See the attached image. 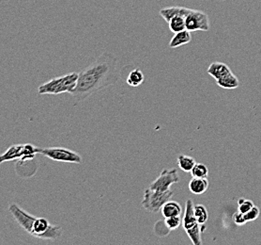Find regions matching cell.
<instances>
[{"mask_svg":"<svg viewBox=\"0 0 261 245\" xmlns=\"http://www.w3.org/2000/svg\"><path fill=\"white\" fill-rule=\"evenodd\" d=\"M119 78V60L114 55L103 52L79 73L77 86L71 96L76 103L84 101L97 92L115 85Z\"/></svg>","mask_w":261,"mask_h":245,"instance_id":"1","label":"cell"},{"mask_svg":"<svg viewBox=\"0 0 261 245\" xmlns=\"http://www.w3.org/2000/svg\"><path fill=\"white\" fill-rule=\"evenodd\" d=\"M9 211L18 225L34 238L55 240L60 239L63 234L62 227L51 225L45 218H37L22 209L17 204H11Z\"/></svg>","mask_w":261,"mask_h":245,"instance_id":"2","label":"cell"},{"mask_svg":"<svg viewBox=\"0 0 261 245\" xmlns=\"http://www.w3.org/2000/svg\"><path fill=\"white\" fill-rule=\"evenodd\" d=\"M78 78L79 74L72 72L62 77L52 78L38 87V94L55 96L65 93L71 94L77 86Z\"/></svg>","mask_w":261,"mask_h":245,"instance_id":"3","label":"cell"},{"mask_svg":"<svg viewBox=\"0 0 261 245\" xmlns=\"http://www.w3.org/2000/svg\"><path fill=\"white\" fill-rule=\"evenodd\" d=\"M172 197L173 191L171 190L159 191L148 188L144 191L141 205L143 209H146L148 212L157 213L162 209L163 206Z\"/></svg>","mask_w":261,"mask_h":245,"instance_id":"4","label":"cell"},{"mask_svg":"<svg viewBox=\"0 0 261 245\" xmlns=\"http://www.w3.org/2000/svg\"><path fill=\"white\" fill-rule=\"evenodd\" d=\"M38 153L54 162L68 163H82V157L77 152L64 147H42L38 148Z\"/></svg>","mask_w":261,"mask_h":245,"instance_id":"5","label":"cell"},{"mask_svg":"<svg viewBox=\"0 0 261 245\" xmlns=\"http://www.w3.org/2000/svg\"><path fill=\"white\" fill-rule=\"evenodd\" d=\"M179 181L178 171L176 169H164L160 175L149 185L151 190L166 191L170 190V187Z\"/></svg>","mask_w":261,"mask_h":245,"instance_id":"6","label":"cell"},{"mask_svg":"<svg viewBox=\"0 0 261 245\" xmlns=\"http://www.w3.org/2000/svg\"><path fill=\"white\" fill-rule=\"evenodd\" d=\"M186 30L193 31H208L210 30V19L208 14L202 11L192 10L186 16Z\"/></svg>","mask_w":261,"mask_h":245,"instance_id":"7","label":"cell"},{"mask_svg":"<svg viewBox=\"0 0 261 245\" xmlns=\"http://www.w3.org/2000/svg\"><path fill=\"white\" fill-rule=\"evenodd\" d=\"M38 170V164L34 160H18L15 163V171L19 176L29 179L35 175Z\"/></svg>","mask_w":261,"mask_h":245,"instance_id":"8","label":"cell"},{"mask_svg":"<svg viewBox=\"0 0 261 245\" xmlns=\"http://www.w3.org/2000/svg\"><path fill=\"white\" fill-rule=\"evenodd\" d=\"M194 208H195V204L193 203L191 199H188L185 203V210L182 216V227L184 230H188L199 225L195 216Z\"/></svg>","mask_w":261,"mask_h":245,"instance_id":"9","label":"cell"},{"mask_svg":"<svg viewBox=\"0 0 261 245\" xmlns=\"http://www.w3.org/2000/svg\"><path fill=\"white\" fill-rule=\"evenodd\" d=\"M24 144H13L11 145L6 152L0 155V163L6 162H16L23 157Z\"/></svg>","mask_w":261,"mask_h":245,"instance_id":"10","label":"cell"},{"mask_svg":"<svg viewBox=\"0 0 261 245\" xmlns=\"http://www.w3.org/2000/svg\"><path fill=\"white\" fill-rule=\"evenodd\" d=\"M191 9L185 8L184 7L182 12L178 13V15L174 16L169 22H168V27L169 30L173 33H177L179 31L186 30V16L190 12Z\"/></svg>","mask_w":261,"mask_h":245,"instance_id":"11","label":"cell"},{"mask_svg":"<svg viewBox=\"0 0 261 245\" xmlns=\"http://www.w3.org/2000/svg\"><path fill=\"white\" fill-rule=\"evenodd\" d=\"M208 75L212 76L215 80H218L220 78L226 77L227 74L231 73V69L226 65V63L223 62H213L208 66L207 70Z\"/></svg>","mask_w":261,"mask_h":245,"instance_id":"12","label":"cell"},{"mask_svg":"<svg viewBox=\"0 0 261 245\" xmlns=\"http://www.w3.org/2000/svg\"><path fill=\"white\" fill-rule=\"evenodd\" d=\"M208 186H210V182L207 179L193 177L189 182L188 188L192 193H194L196 195H200L207 191Z\"/></svg>","mask_w":261,"mask_h":245,"instance_id":"13","label":"cell"},{"mask_svg":"<svg viewBox=\"0 0 261 245\" xmlns=\"http://www.w3.org/2000/svg\"><path fill=\"white\" fill-rule=\"evenodd\" d=\"M192 40V35H191V31L187 30H182L175 33V35L172 37V39L169 42V48H178L179 47L185 46L187 43H189Z\"/></svg>","mask_w":261,"mask_h":245,"instance_id":"14","label":"cell"},{"mask_svg":"<svg viewBox=\"0 0 261 245\" xmlns=\"http://www.w3.org/2000/svg\"><path fill=\"white\" fill-rule=\"evenodd\" d=\"M161 211L165 218L173 217V216H181L182 215V207L178 202L169 200L163 206Z\"/></svg>","mask_w":261,"mask_h":245,"instance_id":"15","label":"cell"},{"mask_svg":"<svg viewBox=\"0 0 261 245\" xmlns=\"http://www.w3.org/2000/svg\"><path fill=\"white\" fill-rule=\"evenodd\" d=\"M216 83L219 87L223 88V89H226V90L237 89L238 87L240 86L239 79L232 72L227 74L226 77L216 80Z\"/></svg>","mask_w":261,"mask_h":245,"instance_id":"16","label":"cell"},{"mask_svg":"<svg viewBox=\"0 0 261 245\" xmlns=\"http://www.w3.org/2000/svg\"><path fill=\"white\" fill-rule=\"evenodd\" d=\"M145 80V77L143 74L142 70L139 68H136L133 71L129 73L126 78V83L128 84L130 87H139L142 85Z\"/></svg>","mask_w":261,"mask_h":245,"instance_id":"17","label":"cell"},{"mask_svg":"<svg viewBox=\"0 0 261 245\" xmlns=\"http://www.w3.org/2000/svg\"><path fill=\"white\" fill-rule=\"evenodd\" d=\"M178 166L181 171H184L185 173H191V171L193 170V168L196 165V160L190 157V155H179L178 157Z\"/></svg>","mask_w":261,"mask_h":245,"instance_id":"18","label":"cell"},{"mask_svg":"<svg viewBox=\"0 0 261 245\" xmlns=\"http://www.w3.org/2000/svg\"><path fill=\"white\" fill-rule=\"evenodd\" d=\"M203 227L201 225H198L196 227H193L188 230H185L186 234L188 235V237L190 238L192 243L194 245H201V233L203 232Z\"/></svg>","mask_w":261,"mask_h":245,"instance_id":"19","label":"cell"},{"mask_svg":"<svg viewBox=\"0 0 261 245\" xmlns=\"http://www.w3.org/2000/svg\"><path fill=\"white\" fill-rule=\"evenodd\" d=\"M184 7H168V8H164L161 10L160 15L165 19L166 22H169L171 19L178 15V13L182 12Z\"/></svg>","mask_w":261,"mask_h":245,"instance_id":"20","label":"cell"},{"mask_svg":"<svg viewBox=\"0 0 261 245\" xmlns=\"http://www.w3.org/2000/svg\"><path fill=\"white\" fill-rule=\"evenodd\" d=\"M195 216H196V220L198 221L199 225H205L208 219V212L206 207L203 206V205H195Z\"/></svg>","mask_w":261,"mask_h":245,"instance_id":"21","label":"cell"},{"mask_svg":"<svg viewBox=\"0 0 261 245\" xmlns=\"http://www.w3.org/2000/svg\"><path fill=\"white\" fill-rule=\"evenodd\" d=\"M191 174L193 177H201V179H207L208 175V169L205 164L203 163H197L196 162L195 167L191 171Z\"/></svg>","mask_w":261,"mask_h":245,"instance_id":"22","label":"cell"},{"mask_svg":"<svg viewBox=\"0 0 261 245\" xmlns=\"http://www.w3.org/2000/svg\"><path fill=\"white\" fill-rule=\"evenodd\" d=\"M170 231L171 230L169 229V227L166 226L165 220L156 221V224L154 225V233L156 236L165 237L170 233Z\"/></svg>","mask_w":261,"mask_h":245,"instance_id":"23","label":"cell"},{"mask_svg":"<svg viewBox=\"0 0 261 245\" xmlns=\"http://www.w3.org/2000/svg\"><path fill=\"white\" fill-rule=\"evenodd\" d=\"M238 210L242 213H247L249 210L253 209L255 207L254 203L251 201V200H247V199H244V198H240L239 201H238Z\"/></svg>","mask_w":261,"mask_h":245,"instance_id":"24","label":"cell"},{"mask_svg":"<svg viewBox=\"0 0 261 245\" xmlns=\"http://www.w3.org/2000/svg\"><path fill=\"white\" fill-rule=\"evenodd\" d=\"M165 221H166V226L172 231L178 228L180 225H182V217L181 216L168 217V218H165Z\"/></svg>","mask_w":261,"mask_h":245,"instance_id":"25","label":"cell"},{"mask_svg":"<svg viewBox=\"0 0 261 245\" xmlns=\"http://www.w3.org/2000/svg\"><path fill=\"white\" fill-rule=\"evenodd\" d=\"M259 215H260V209H259L258 207H256V206H255L253 209L249 210L247 213L244 214L247 222L255 221L259 217Z\"/></svg>","mask_w":261,"mask_h":245,"instance_id":"26","label":"cell"},{"mask_svg":"<svg viewBox=\"0 0 261 245\" xmlns=\"http://www.w3.org/2000/svg\"><path fill=\"white\" fill-rule=\"evenodd\" d=\"M233 221H234V222H235L237 226H239V227L244 226V225H245V224L247 222L244 213L240 212L239 210H238V212H236V213L233 215Z\"/></svg>","mask_w":261,"mask_h":245,"instance_id":"27","label":"cell"}]
</instances>
